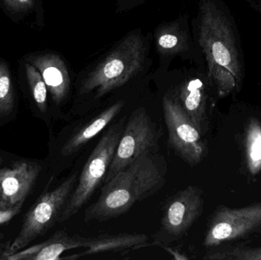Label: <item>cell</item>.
Wrapping results in <instances>:
<instances>
[{
  "instance_id": "6da1fadb",
  "label": "cell",
  "mask_w": 261,
  "mask_h": 260,
  "mask_svg": "<svg viewBox=\"0 0 261 260\" xmlns=\"http://www.w3.org/2000/svg\"><path fill=\"white\" fill-rule=\"evenodd\" d=\"M197 31L210 86L219 98L239 93L245 78V58L228 6L222 0H199Z\"/></svg>"
},
{
  "instance_id": "7a4b0ae2",
  "label": "cell",
  "mask_w": 261,
  "mask_h": 260,
  "mask_svg": "<svg viewBox=\"0 0 261 260\" xmlns=\"http://www.w3.org/2000/svg\"><path fill=\"white\" fill-rule=\"evenodd\" d=\"M167 163L158 152L147 153L104 183L100 195L86 209L84 221H108L128 212L135 203L159 192L167 181Z\"/></svg>"
},
{
  "instance_id": "3957f363",
  "label": "cell",
  "mask_w": 261,
  "mask_h": 260,
  "mask_svg": "<svg viewBox=\"0 0 261 260\" xmlns=\"http://www.w3.org/2000/svg\"><path fill=\"white\" fill-rule=\"evenodd\" d=\"M145 53V45L139 35L125 37L84 79L81 94L94 91L96 99H99L122 86L142 69Z\"/></svg>"
},
{
  "instance_id": "277c9868",
  "label": "cell",
  "mask_w": 261,
  "mask_h": 260,
  "mask_svg": "<svg viewBox=\"0 0 261 260\" xmlns=\"http://www.w3.org/2000/svg\"><path fill=\"white\" fill-rule=\"evenodd\" d=\"M124 119L112 125L92 151L58 223L76 215L104 182L125 128Z\"/></svg>"
},
{
  "instance_id": "5b68a950",
  "label": "cell",
  "mask_w": 261,
  "mask_h": 260,
  "mask_svg": "<svg viewBox=\"0 0 261 260\" xmlns=\"http://www.w3.org/2000/svg\"><path fill=\"white\" fill-rule=\"evenodd\" d=\"M77 180V174H72L53 190L45 192L38 198L26 214L19 233L10 247L2 253L0 259L25 248L58 223Z\"/></svg>"
},
{
  "instance_id": "8992f818",
  "label": "cell",
  "mask_w": 261,
  "mask_h": 260,
  "mask_svg": "<svg viewBox=\"0 0 261 260\" xmlns=\"http://www.w3.org/2000/svg\"><path fill=\"white\" fill-rule=\"evenodd\" d=\"M161 132L144 108L135 110L125 124L103 183L147 154L158 152Z\"/></svg>"
},
{
  "instance_id": "52a82bcc",
  "label": "cell",
  "mask_w": 261,
  "mask_h": 260,
  "mask_svg": "<svg viewBox=\"0 0 261 260\" xmlns=\"http://www.w3.org/2000/svg\"><path fill=\"white\" fill-rule=\"evenodd\" d=\"M163 110L170 148L191 167L199 164L207 152L202 134L186 114L177 98L165 95Z\"/></svg>"
},
{
  "instance_id": "ba28073f",
  "label": "cell",
  "mask_w": 261,
  "mask_h": 260,
  "mask_svg": "<svg viewBox=\"0 0 261 260\" xmlns=\"http://www.w3.org/2000/svg\"><path fill=\"white\" fill-rule=\"evenodd\" d=\"M261 227V203L240 209L220 206L208 222L203 245L213 248L241 239Z\"/></svg>"
},
{
  "instance_id": "9c48e42d",
  "label": "cell",
  "mask_w": 261,
  "mask_h": 260,
  "mask_svg": "<svg viewBox=\"0 0 261 260\" xmlns=\"http://www.w3.org/2000/svg\"><path fill=\"white\" fill-rule=\"evenodd\" d=\"M203 191L189 186L168 198L164 208L162 233L173 239L186 235L203 212Z\"/></svg>"
},
{
  "instance_id": "30bf717a",
  "label": "cell",
  "mask_w": 261,
  "mask_h": 260,
  "mask_svg": "<svg viewBox=\"0 0 261 260\" xmlns=\"http://www.w3.org/2000/svg\"><path fill=\"white\" fill-rule=\"evenodd\" d=\"M41 167L29 160L15 162L10 167L0 170V211L19 210L36 183Z\"/></svg>"
},
{
  "instance_id": "8fae6325",
  "label": "cell",
  "mask_w": 261,
  "mask_h": 260,
  "mask_svg": "<svg viewBox=\"0 0 261 260\" xmlns=\"http://www.w3.org/2000/svg\"><path fill=\"white\" fill-rule=\"evenodd\" d=\"M87 238L59 230L49 239L3 258L4 260H59L67 250L85 248Z\"/></svg>"
},
{
  "instance_id": "7c38bea8",
  "label": "cell",
  "mask_w": 261,
  "mask_h": 260,
  "mask_svg": "<svg viewBox=\"0 0 261 260\" xmlns=\"http://www.w3.org/2000/svg\"><path fill=\"white\" fill-rule=\"evenodd\" d=\"M208 83L207 77L205 81L202 78H190L181 85L177 99L186 114L202 134L206 131Z\"/></svg>"
},
{
  "instance_id": "4fadbf2b",
  "label": "cell",
  "mask_w": 261,
  "mask_h": 260,
  "mask_svg": "<svg viewBox=\"0 0 261 260\" xmlns=\"http://www.w3.org/2000/svg\"><path fill=\"white\" fill-rule=\"evenodd\" d=\"M125 104L123 100L118 101L83 125L64 143L61 150V155L69 157L77 152L110 125L122 111Z\"/></svg>"
},
{
  "instance_id": "5bb4252c",
  "label": "cell",
  "mask_w": 261,
  "mask_h": 260,
  "mask_svg": "<svg viewBox=\"0 0 261 260\" xmlns=\"http://www.w3.org/2000/svg\"><path fill=\"white\" fill-rule=\"evenodd\" d=\"M34 63L41 70L54 102L61 103L70 89V77L64 61L57 55L49 54L38 58Z\"/></svg>"
},
{
  "instance_id": "9a60e30c",
  "label": "cell",
  "mask_w": 261,
  "mask_h": 260,
  "mask_svg": "<svg viewBox=\"0 0 261 260\" xmlns=\"http://www.w3.org/2000/svg\"><path fill=\"white\" fill-rule=\"evenodd\" d=\"M148 241V237L142 234H119L113 235H100L87 238L85 248L87 250L78 254L62 258L76 259L82 256L109 251H118L125 249L140 247Z\"/></svg>"
},
{
  "instance_id": "2e32d148",
  "label": "cell",
  "mask_w": 261,
  "mask_h": 260,
  "mask_svg": "<svg viewBox=\"0 0 261 260\" xmlns=\"http://www.w3.org/2000/svg\"><path fill=\"white\" fill-rule=\"evenodd\" d=\"M156 40L158 51L164 56L175 55L189 50L187 33L174 23L160 27L156 32Z\"/></svg>"
},
{
  "instance_id": "e0dca14e",
  "label": "cell",
  "mask_w": 261,
  "mask_h": 260,
  "mask_svg": "<svg viewBox=\"0 0 261 260\" xmlns=\"http://www.w3.org/2000/svg\"><path fill=\"white\" fill-rule=\"evenodd\" d=\"M247 166L250 174L257 175L261 171V124L258 119L249 121L245 135Z\"/></svg>"
},
{
  "instance_id": "ac0fdd59",
  "label": "cell",
  "mask_w": 261,
  "mask_h": 260,
  "mask_svg": "<svg viewBox=\"0 0 261 260\" xmlns=\"http://www.w3.org/2000/svg\"><path fill=\"white\" fill-rule=\"evenodd\" d=\"M204 259L261 260V247H230L206 253Z\"/></svg>"
},
{
  "instance_id": "d6986e66",
  "label": "cell",
  "mask_w": 261,
  "mask_h": 260,
  "mask_svg": "<svg viewBox=\"0 0 261 260\" xmlns=\"http://www.w3.org/2000/svg\"><path fill=\"white\" fill-rule=\"evenodd\" d=\"M27 76L34 99L41 112L47 110V85L41 73L32 65H26Z\"/></svg>"
},
{
  "instance_id": "ffe728a7",
  "label": "cell",
  "mask_w": 261,
  "mask_h": 260,
  "mask_svg": "<svg viewBox=\"0 0 261 260\" xmlns=\"http://www.w3.org/2000/svg\"><path fill=\"white\" fill-rule=\"evenodd\" d=\"M13 105V93L9 72L4 63H2L0 64V116L10 114Z\"/></svg>"
},
{
  "instance_id": "44dd1931",
  "label": "cell",
  "mask_w": 261,
  "mask_h": 260,
  "mask_svg": "<svg viewBox=\"0 0 261 260\" xmlns=\"http://www.w3.org/2000/svg\"><path fill=\"white\" fill-rule=\"evenodd\" d=\"M6 2L9 6L16 9L29 7L32 3V0H6Z\"/></svg>"
},
{
  "instance_id": "7402d4cb",
  "label": "cell",
  "mask_w": 261,
  "mask_h": 260,
  "mask_svg": "<svg viewBox=\"0 0 261 260\" xmlns=\"http://www.w3.org/2000/svg\"><path fill=\"white\" fill-rule=\"evenodd\" d=\"M246 2L253 11L261 15V0H247Z\"/></svg>"
},
{
  "instance_id": "603a6c76",
  "label": "cell",
  "mask_w": 261,
  "mask_h": 260,
  "mask_svg": "<svg viewBox=\"0 0 261 260\" xmlns=\"http://www.w3.org/2000/svg\"><path fill=\"white\" fill-rule=\"evenodd\" d=\"M2 163H3V158H2L1 157H0V165L2 164ZM2 237L0 236V241H1Z\"/></svg>"
},
{
  "instance_id": "cb8c5ba5",
  "label": "cell",
  "mask_w": 261,
  "mask_h": 260,
  "mask_svg": "<svg viewBox=\"0 0 261 260\" xmlns=\"http://www.w3.org/2000/svg\"><path fill=\"white\" fill-rule=\"evenodd\" d=\"M132 1H135V3H138V2L142 1V0H132Z\"/></svg>"
}]
</instances>
